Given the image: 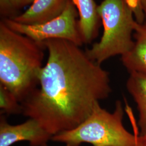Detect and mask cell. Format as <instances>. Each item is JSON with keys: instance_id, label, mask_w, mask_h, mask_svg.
<instances>
[{"instance_id": "7c38bea8", "label": "cell", "mask_w": 146, "mask_h": 146, "mask_svg": "<svg viewBox=\"0 0 146 146\" xmlns=\"http://www.w3.org/2000/svg\"><path fill=\"white\" fill-rule=\"evenodd\" d=\"M35 0H0L1 14L11 15L22 8L32 3Z\"/></svg>"}, {"instance_id": "7a4b0ae2", "label": "cell", "mask_w": 146, "mask_h": 146, "mask_svg": "<svg viewBox=\"0 0 146 146\" xmlns=\"http://www.w3.org/2000/svg\"><path fill=\"white\" fill-rule=\"evenodd\" d=\"M42 43L13 31L0 22V84L22 104L38 87L43 68Z\"/></svg>"}, {"instance_id": "ba28073f", "label": "cell", "mask_w": 146, "mask_h": 146, "mask_svg": "<svg viewBox=\"0 0 146 146\" xmlns=\"http://www.w3.org/2000/svg\"><path fill=\"white\" fill-rule=\"evenodd\" d=\"M78 11V29L84 43H90L97 36L100 17L94 0H72Z\"/></svg>"}, {"instance_id": "4fadbf2b", "label": "cell", "mask_w": 146, "mask_h": 146, "mask_svg": "<svg viewBox=\"0 0 146 146\" xmlns=\"http://www.w3.org/2000/svg\"><path fill=\"white\" fill-rule=\"evenodd\" d=\"M126 1L133 11L137 21L139 23L143 22L145 14L142 11L140 0H126Z\"/></svg>"}, {"instance_id": "3957f363", "label": "cell", "mask_w": 146, "mask_h": 146, "mask_svg": "<svg viewBox=\"0 0 146 146\" xmlns=\"http://www.w3.org/2000/svg\"><path fill=\"white\" fill-rule=\"evenodd\" d=\"M123 110L117 101L115 110L110 113L99 102L94 105L88 117L76 128L52 136L51 140L65 146H80L88 143L92 146H137V127L134 117L130 119L134 134L125 129L122 123Z\"/></svg>"}, {"instance_id": "5bb4252c", "label": "cell", "mask_w": 146, "mask_h": 146, "mask_svg": "<svg viewBox=\"0 0 146 146\" xmlns=\"http://www.w3.org/2000/svg\"><path fill=\"white\" fill-rule=\"evenodd\" d=\"M137 146H146V134L137 136Z\"/></svg>"}, {"instance_id": "30bf717a", "label": "cell", "mask_w": 146, "mask_h": 146, "mask_svg": "<svg viewBox=\"0 0 146 146\" xmlns=\"http://www.w3.org/2000/svg\"><path fill=\"white\" fill-rule=\"evenodd\" d=\"M127 88L135 100L139 112V125L141 135L146 134V74L131 72L127 82Z\"/></svg>"}, {"instance_id": "9a60e30c", "label": "cell", "mask_w": 146, "mask_h": 146, "mask_svg": "<svg viewBox=\"0 0 146 146\" xmlns=\"http://www.w3.org/2000/svg\"><path fill=\"white\" fill-rule=\"evenodd\" d=\"M141 7L145 15L146 16V0H140Z\"/></svg>"}, {"instance_id": "9c48e42d", "label": "cell", "mask_w": 146, "mask_h": 146, "mask_svg": "<svg viewBox=\"0 0 146 146\" xmlns=\"http://www.w3.org/2000/svg\"><path fill=\"white\" fill-rule=\"evenodd\" d=\"M135 41L129 52L122 56V61L129 72L146 74V24L137 23Z\"/></svg>"}, {"instance_id": "2e32d148", "label": "cell", "mask_w": 146, "mask_h": 146, "mask_svg": "<svg viewBox=\"0 0 146 146\" xmlns=\"http://www.w3.org/2000/svg\"><path fill=\"white\" fill-rule=\"evenodd\" d=\"M48 146V145H47V143H46V144H44V145H43V146Z\"/></svg>"}, {"instance_id": "5b68a950", "label": "cell", "mask_w": 146, "mask_h": 146, "mask_svg": "<svg viewBox=\"0 0 146 146\" xmlns=\"http://www.w3.org/2000/svg\"><path fill=\"white\" fill-rule=\"evenodd\" d=\"M78 16V9L70 0L61 15L41 25H23L11 18H5L2 21L13 31L36 42L42 43L49 39H63L81 46L84 43L76 21Z\"/></svg>"}, {"instance_id": "52a82bcc", "label": "cell", "mask_w": 146, "mask_h": 146, "mask_svg": "<svg viewBox=\"0 0 146 146\" xmlns=\"http://www.w3.org/2000/svg\"><path fill=\"white\" fill-rule=\"evenodd\" d=\"M70 0H35L23 13L9 17L17 23L34 26L58 17L66 9Z\"/></svg>"}, {"instance_id": "277c9868", "label": "cell", "mask_w": 146, "mask_h": 146, "mask_svg": "<svg viewBox=\"0 0 146 146\" xmlns=\"http://www.w3.org/2000/svg\"><path fill=\"white\" fill-rule=\"evenodd\" d=\"M104 33L99 42L86 52L91 60L101 64L109 58L129 52L134 45L131 39L137 22L126 0H104L98 6Z\"/></svg>"}, {"instance_id": "8fae6325", "label": "cell", "mask_w": 146, "mask_h": 146, "mask_svg": "<svg viewBox=\"0 0 146 146\" xmlns=\"http://www.w3.org/2000/svg\"><path fill=\"white\" fill-rule=\"evenodd\" d=\"M0 108L1 114L7 115L22 114L21 104L15 96L0 84Z\"/></svg>"}, {"instance_id": "6da1fadb", "label": "cell", "mask_w": 146, "mask_h": 146, "mask_svg": "<svg viewBox=\"0 0 146 146\" xmlns=\"http://www.w3.org/2000/svg\"><path fill=\"white\" fill-rule=\"evenodd\" d=\"M48 52L37 88L23 102L22 114L51 135L76 128L111 92L108 73L80 47L63 39L42 42Z\"/></svg>"}, {"instance_id": "8992f818", "label": "cell", "mask_w": 146, "mask_h": 146, "mask_svg": "<svg viewBox=\"0 0 146 146\" xmlns=\"http://www.w3.org/2000/svg\"><path fill=\"white\" fill-rule=\"evenodd\" d=\"M52 137L34 119L13 125L8 122L5 115H1L0 146H11L20 141H28L31 146H42L51 140Z\"/></svg>"}]
</instances>
